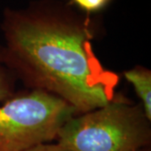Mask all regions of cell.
Here are the masks:
<instances>
[{
  "label": "cell",
  "instance_id": "6da1fadb",
  "mask_svg": "<svg viewBox=\"0 0 151 151\" xmlns=\"http://www.w3.org/2000/svg\"><path fill=\"white\" fill-rule=\"evenodd\" d=\"M3 64L35 90L59 97L78 114L115 101L119 78L93 51V25L67 4L38 1L6 9L1 24Z\"/></svg>",
  "mask_w": 151,
  "mask_h": 151
},
{
  "label": "cell",
  "instance_id": "7a4b0ae2",
  "mask_svg": "<svg viewBox=\"0 0 151 151\" xmlns=\"http://www.w3.org/2000/svg\"><path fill=\"white\" fill-rule=\"evenodd\" d=\"M150 122L142 106L115 100L72 117L56 139L70 151H138L150 144Z\"/></svg>",
  "mask_w": 151,
  "mask_h": 151
},
{
  "label": "cell",
  "instance_id": "3957f363",
  "mask_svg": "<svg viewBox=\"0 0 151 151\" xmlns=\"http://www.w3.org/2000/svg\"><path fill=\"white\" fill-rule=\"evenodd\" d=\"M62 99L35 90L0 106V151H24L56 139L64 124L77 115Z\"/></svg>",
  "mask_w": 151,
  "mask_h": 151
},
{
  "label": "cell",
  "instance_id": "277c9868",
  "mask_svg": "<svg viewBox=\"0 0 151 151\" xmlns=\"http://www.w3.org/2000/svg\"><path fill=\"white\" fill-rule=\"evenodd\" d=\"M124 77L134 87L142 102L147 119L151 121V73L144 67H136L124 72Z\"/></svg>",
  "mask_w": 151,
  "mask_h": 151
},
{
  "label": "cell",
  "instance_id": "5b68a950",
  "mask_svg": "<svg viewBox=\"0 0 151 151\" xmlns=\"http://www.w3.org/2000/svg\"><path fill=\"white\" fill-rule=\"evenodd\" d=\"M70 4L77 6L87 14L100 11L108 5L112 0H70Z\"/></svg>",
  "mask_w": 151,
  "mask_h": 151
},
{
  "label": "cell",
  "instance_id": "8992f818",
  "mask_svg": "<svg viewBox=\"0 0 151 151\" xmlns=\"http://www.w3.org/2000/svg\"><path fill=\"white\" fill-rule=\"evenodd\" d=\"M12 92L10 81L7 76L5 65L3 64L0 57V103L9 99Z\"/></svg>",
  "mask_w": 151,
  "mask_h": 151
},
{
  "label": "cell",
  "instance_id": "52a82bcc",
  "mask_svg": "<svg viewBox=\"0 0 151 151\" xmlns=\"http://www.w3.org/2000/svg\"><path fill=\"white\" fill-rule=\"evenodd\" d=\"M24 151H70L65 147L56 144H50V143H43L36 145L32 146Z\"/></svg>",
  "mask_w": 151,
  "mask_h": 151
},
{
  "label": "cell",
  "instance_id": "ba28073f",
  "mask_svg": "<svg viewBox=\"0 0 151 151\" xmlns=\"http://www.w3.org/2000/svg\"><path fill=\"white\" fill-rule=\"evenodd\" d=\"M138 151H150L147 147L146 148H144V149H141V150H138Z\"/></svg>",
  "mask_w": 151,
  "mask_h": 151
}]
</instances>
